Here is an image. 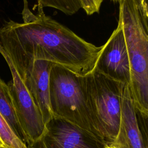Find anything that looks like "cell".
I'll list each match as a JSON object with an SVG mask.
<instances>
[{"instance_id": "6da1fadb", "label": "cell", "mask_w": 148, "mask_h": 148, "mask_svg": "<svg viewBox=\"0 0 148 148\" xmlns=\"http://www.w3.org/2000/svg\"><path fill=\"white\" fill-rule=\"evenodd\" d=\"M37 11L34 14L24 0L23 23L10 20L0 27V53L20 77L36 60L50 61L83 76L93 71L103 45L86 41L46 15L39 3Z\"/></svg>"}, {"instance_id": "7a4b0ae2", "label": "cell", "mask_w": 148, "mask_h": 148, "mask_svg": "<svg viewBox=\"0 0 148 148\" xmlns=\"http://www.w3.org/2000/svg\"><path fill=\"white\" fill-rule=\"evenodd\" d=\"M120 20L131 69L129 88L136 111L146 119L148 115V28L142 20L134 0L119 3Z\"/></svg>"}, {"instance_id": "3957f363", "label": "cell", "mask_w": 148, "mask_h": 148, "mask_svg": "<svg viewBox=\"0 0 148 148\" xmlns=\"http://www.w3.org/2000/svg\"><path fill=\"white\" fill-rule=\"evenodd\" d=\"M49 95L53 119L77 127L105 145L91 123L86 98V76L53 64L49 73Z\"/></svg>"}, {"instance_id": "277c9868", "label": "cell", "mask_w": 148, "mask_h": 148, "mask_svg": "<svg viewBox=\"0 0 148 148\" xmlns=\"http://www.w3.org/2000/svg\"><path fill=\"white\" fill-rule=\"evenodd\" d=\"M85 76L86 103L93 128L105 145L114 144L119 134L126 84L94 69Z\"/></svg>"}, {"instance_id": "5b68a950", "label": "cell", "mask_w": 148, "mask_h": 148, "mask_svg": "<svg viewBox=\"0 0 148 148\" xmlns=\"http://www.w3.org/2000/svg\"><path fill=\"white\" fill-rule=\"evenodd\" d=\"M9 66L12 80L7 84L15 112L24 134L26 145L31 148L39 142L47 132V127L36 104L13 65Z\"/></svg>"}, {"instance_id": "8992f818", "label": "cell", "mask_w": 148, "mask_h": 148, "mask_svg": "<svg viewBox=\"0 0 148 148\" xmlns=\"http://www.w3.org/2000/svg\"><path fill=\"white\" fill-rule=\"evenodd\" d=\"M94 69L106 76L129 85L131 69L123 29L120 20L102 46Z\"/></svg>"}, {"instance_id": "52a82bcc", "label": "cell", "mask_w": 148, "mask_h": 148, "mask_svg": "<svg viewBox=\"0 0 148 148\" xmlns=\"http://www.w3.org/2000/svg\"><path fill=\"white\" fill-rule=\"evenodd\" d=\"M47 132L40 141L46 148H103L98 142L80 128L58 119L47 124Z\"/></svg>"}, {"instance_id": "ba28073f", "label": "cell", "mask_w": 148, "mask_h": 148, "mask_svg": "<svg viewBox=\"0 0 148 148\" xmlns=\"http://www.w3.org/2000/svg\"><path fill=\"white\" fill-rule=\"evenodd\" d=\"M53 64L47 61L36 60L22 79L39 109L46 125L54 118L49 95V73Z\"/></svg>"}, {"instance_id": "9c48e42d", "label": "cell", "mask_w": 148, "mask_h": 148, "mask_svg": "<svg viewBox=\"0 0 148 148\" xmlns=\"http://www.w3.org/2000/svg\"><path fill=\"white\" fill-rule=\"evenodd\" d=\"M113 145L118 148H147L127 84L125 86L122 98L119 134L116 142Z\"/></svg>"}, {"instance_id": "30bf717a", "label": "cell", "mask_w": 148, "mask_h": 148, "mask_svg": "<svg viewBox=\"0 0 148 148\" xmlns=\"http://www.w3.org/2000/svg\"><path fill=\"white\" fill-rule=\"evenodd\" d=\"M0 114L16 135L26 144L25 137L17 119L8 84L1 78Z\"/></svg>"}, {"instance_id": "8fae6325", "label": "cell", "mask_w": 148, "mask_h": 148, "mask_svg": "<svg viewBox=\"0 0 148 148\" xmlns=\"http://www.w3.org/2000/svg\"><path fill=\"white\" fill-rule=\"evenodd\" d=\"M0 139L3 145V148H29L13 132L1 114Z\"/></svg>"}, {"instance_id": "7c38bea8", "label": "cell", "mask_w": 148, "mask_h": 148, "mask_svg": "<svg viewBox=\"0 0 148 148\" xmlns=\"http://www.w3.org/2000/svg\"><path fill=\"white\" fill-rule=\"evenodd\" d=\"M43 7H49L59 10L64 14L71 16L81 9L79 0H37Z\"/></svg>"}, {"instance_id": "4fadbf2b", "label": "cell", "mask_w": 148, "mask_h": 148, "mask_svg": "<svg viewBox=\"0 0 148 148\" xmlns=\"http://www.w3.org/2000/svg\"><path fill=\"white\" fill-rule=\"evenodd\" d=\"M103 0H79L82 8L87 15L99 13Z\"/></svg>"}, {"instance_id": "5bb4252c", "label": "cell", "mask_w": 148, "mask_h": 148, "mask_svg": "<svg viewBox=\"0 0 148 148\" xmlns=\"http://www.w3.org/2000/svg\"><path fill=\"white\" fill-rule=\"evenodd\" d=\"M139 10L144 25L148 28V6L147 0H134Z\"/></svg>"}, {"instance_id": "9a60e30c", "label": "cell", "mask_w": 148, "mask_h": 148, "mask_svg": "<svg viewBox=\"0 0 148 148\" xmlns=\"http://www.w3.org/2000/svg\"><path fill=\"white\" fill-rule=\"evenodd\" d=\"M103 148H118L113 144H107L104 146Z\"/></svg>"}, {"instance_id": "2e32d148", "label": "cell", "mask_w": 148, "mask_h": 148, "mask_svg": "<svg viewBox=\"0 0 148 148\" xmlns=\"http://www.w3.org/2000/svg\"><path fill=\"white\" fill-rule=\"evenodd\" d=\"M36 145H39V148H46L44 146H43V145L40 142H38L37 144H36ZM31 148H33V147H31Z\"/></svg>"}, {"instance_id": "e0dca14e", "label": "cell", "mask_w": 148, "mask_h": 148, "mask_svg": "<svg viewBox=\"0 0 148 148\" xmlns=\"http://www.w3.org/2000/svg\"><path fill=\"white\" fill-rule=\"evenodd\" d=\"M110 1H112L114 3H120L121 0H110Z\"/></svg>"}, {"instance_id": "ac0fdd59", "label": "cell", "mask_w": 148, "mask_h": 148, "mask_svg": "<svg viewBox=\"0 0 148 148\" xmlns=\"http://www.w3.org/2000/svg\"><path fill=\"white\" fill-rule=\"evenodd\" d=\"M0 147H3V143L1 141V140L0 139Z\"/></svg>"}, {"instance_id": "d6986e66", "label": "cell", "mask_w": 148, "mask_h": 148, "mask_svg": "<svg viewBox=\"0 0 148 148\" xmlns=\"http://www.w3.org/2000/svg\"><path fill=\"white\" fill-rule=\"evenodd\" d=\"M1 148H2V147H1Z\"/></svg>"}]
</instances>
